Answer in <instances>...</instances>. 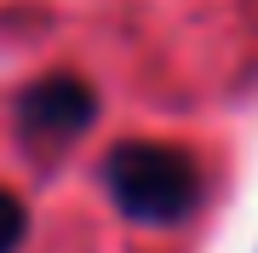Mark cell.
<instances>
[{"instance_id": "1", "label": "cell", "mask_w": 258, "mask_h": 253, "mask_svg": "<svg viewBox=\"0 0 258 253\" xmlns=\"http://www.w3.org/2000/svg\"><path fill=\"white\" fill-rule=\"evenodd\" d=\"M103 184L115 207L138 225H172L189 219L201 201V167L172 144H120L103 161Z\"/></svg>"}, {"instance_id": "2", "label": "cell", "mask_w": 258, "mask_h": 253, "mask_svg": "<svg viewBox=\"0 0 258 253\" xmlns=\"http://www.w3.org/2000/svg\"><path fill=\"white\" fill-rule=\"evenodd\" d=\"M92 110H98V98H92L86 81H75V75L35 81L18 98V138H23V150H35V156H46V161L63 156L69 144L86 132Z\"/></svg>"}, {"instance_id": "3", "label": "cell", "mask_w": 258, "mask_h": 253, "mask_svg": "<svg viewBox=\"0 0 258 253\" xmlns=\"http://www.w3.org/2000/svg\"><path fill=\"white\" fill-rule=\"evenodd\" d=\"M23 230H29V213H23V201L12 196V190H0V253H12L23 242Z\"/></svg>"}]
</instances>
